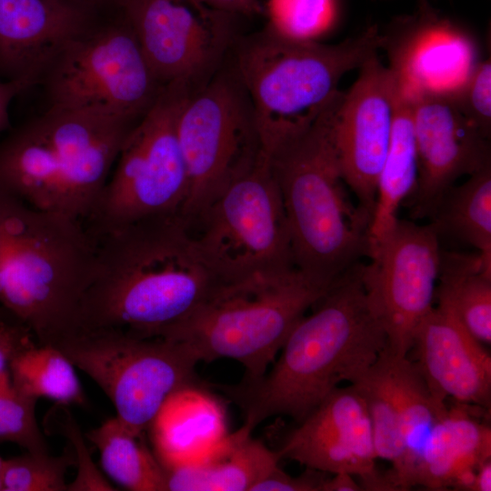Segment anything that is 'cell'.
Returning a JSON list of instances; mask_svg holds the SVG:
<instances>
[{"label":"cell","mask_w":491,"mask_h":491,"mask_svg":"<svg viewBox=\"0 0 491 491\" xmlns=\"http://www.w3.org/2000/svg\"><path fill=\"white\" fill-rule=\"evenodd\" d=\"M54 346L101 387L116 417L137 435L148 430L173 394L204 386L195 372L200 361L184 342L96 329L77 331Z\"/></svg>","instance_id":"cell-9"},{"label":"cell","mask_w":491,"mask_h":491,"mask_svg":"<svg viewBox=\"0 0 491 491\" xmlns=\"http://www.w3.org/2000/svg\"><path fill=\"white\" fill-rule=\"evenodd\" d=\"M432 217L438 235H451L491 259V165L453 185Z\"/></svg>","instance_id":"cell-28"},{"label":"cell","mask_w":491,"mask_h":491,"mask_svg":"<svg viewBox=\"0 0 491 491\" xmlns=\"http://www.w3.org/2000/svg\"><path fill=\"white\" fill-rule=\"evenodd\" d=\"M491 490V459L482 463L475 472L470 491Z\"/></svg>","instance_id":"cell-40"},{"label":"cell","mask_w":491,"mask_h":491,"mask_svg":"<svg viewBox=\"0 0 491 491\" xmlns=\"http://www.w3.org/2000/svg\"><path fill=\"white\" fill-rule=\"evenodd\" d=\"M137 435L115 416L86 433L100 453L105 472L132 491H166L163 466Z\"/></svg>","instance_id":"cell-27"},{"label":"cell","mask_w":491,"mask_h":491,"mask_svg":"<svg viewBox=\"0 0 491 491\" xmlns=\"http://www.w3.org/2000/svg\"><path fill=\"white\" fill-rule=\"evenodd\" d=\"M363 490L356 483L355 476L348 473H336L332 477H326L322 491H359Z\"/></svg>","instance_id":"cell-39"},{"label":"cell","mask_w":491,"mask_h":491,"mask_svg":"<svg viewBox=\"0 0 491 491\" xmlns=\"http://www.w3.org/2000/svg\"><path fill=\"white\" fill-rule=\"evenodd\" d=\"M435 300L483 345L491 343V259L441 251Z\"/></svg>","instance_id":"cell-26"},{"label":"cell","mask_w":491,"mask_h":491,"mask_svg":"<svg viewBox=\"0 0 491 491\" xmlns=\"http://www.w3.org/2000/svg\"><path fill=\"white\" fill-rule=\"evenodd\" d=\"M53 411L58 420V430L67 437L74 449L77 474L75 479L67 484V491H112L115 490L99 472L92 461L86 448L80 429L71 414L61 406Z\"/></svg>","instance_id":"cell-34"},{"label":"cell","mask_w":491,"mask_h":491,"mask_svg":"<svg viewBox=\"0 0 491 491\" xmlns=\"http://www.w3.org/2000/svg\"><path fill=\"white\" fill-rule=\"evenodd\" d=\"M176 129L188 176L180 215L191 226L214 197L263 154L250 99L231 65L221 66L189 95Z\"/></svg>","instance_id":"cell-11"},{"label":"cell","mask_w":491,"mask_h":491,"mask_svg":"<svg viewBox=\"0 0 491 491\" xmlns=\"http://www.w3.org/2000/svg\"><path fill=\"white\" fill-rule=\"evenodd\" d=\"M280 458L323 473H348L363 490H395L376 468L373 427L365 399L350 385L329 394L289 433Z\"/></svg>","instance_id":"cell-16"},{"label":"cell","mask_w":491,"mask_h":491,"mask_svg":"<svg viewBox=\"0 0 491 491\" xmlns=\"http://www.w3.org/2000/svg\"><path fill=\"white\" fill-rule=\"evenodd\" d=\"M74 366L55 346L35 344L14 357L8 371L15 389L28 397L83 406L86 400Z\"/></svg>","instance_id":"cell-29"},{"label":"cell","mask_w":491,"mask_h":491,"mask_svg":"<svg viewBox=\"0 0 491 491\" xmlns=\"http://www.w3.org/2000/svg\"><path fill=\"white\" fill-rule=\"evenodd\" d=\"M95 252L83 222L12 195L0 241V305L39 345L56 344L77 330Z\"/></svg>","instance_id":"cell-5"},{"label":"cell","mask_w":491,"mask_h":491,"mask_svg":"<svg viewBox=\"0 0 491 491\" xmlns=\"http://www.w3.org/2000/svg\"><path fill=\"white\" fill-rule=\"evenodd\" d=\"M95 17L66 0H0V75L37 84Z\"/></svg>","instance_id":"cell-20"},{"label":"cell","mask_w":491,"mask_h":491,"mask_svg":"<svg viewBox=\"0 0 491 491\" xmlns=\"http://www.w3.org/2000/svg\"><path fill=\"white\" fill-rule=\"evenodd\" d=\"M390 49V67L412 93L448 92L476 65L472 41L444 22H426L397 40L385 42Z\"/></svg>","instance_id":"cell-21"},{"label":"cell","mask_w":491,"mask_h":491,"mask_svg":"<svg viewBox=\"0 0 491 491\" xmlns=\"http://www.w3.org/2000/svg\"><path fill=\"white\" fill-rule=\"evenodd\" d=\"M9 198H10V194L0 189V241L3 235L5 217V213H6Z\"/></svg>","instance_id":"cell-42"},{"label":"cell","mask_w":491,"mask_h":491,"mask_svg":"<svg viewBox=\"0 0 491 491\" xmlns=\"http://www.w3.org/2000/svg\"><path fill=\"white\" fill-rule=\"evenodd\" d=\"M4 308L1 306L0 307V314L3 312Z\"/></svg>","instance_id":"cell-44"},{"label":"cell","mask_w":491,"mask_h":491,"mask_svg":"<svg viewBox=\"0 0 491 491\" xmlns=\"http://www.w3.org/2000/svg\"><path fill=\"white\" fill-rule=\"evenodd\" d=\"M253 431L243 424L201 458L164 467L166 491H253L281 459Z\"/></svg>","instance_id":"cell-23"},{"label":"cell","mask_w":491,"mask_h":491,"mask_svg":"<svg viewBox=\"0 0 491 491\" xmlns=\"http://www.w3.org/2000/svg\"><path fill=\"white\" fill-rule=\"evenodd\" d=\"M268 25L296 39L316 40L334 23L336 0H268Z\"/></svg>","instance_id":"cell-32"},{"label":"cell","mask_w":491,"mask_h":491,"mask_svg":"<svg viewBox=\"0 0 491 491\" xmlns=\"http://www.w3.org/2000/svg\"><path fill=\"white\" fill-rule=\"evenodd\" d=\"M359 70L357 79L344 93L336 141L343 178L357 205L371 219L394 123L398 78L377 55Z\"/></svg>","instance_id":"cell-17"},{"label":"cell","mask_w":491,"mask_h":491,"mask_svg":"<svg viewBox=\"0 0 491 491\" xmlns=\"http://www.w3.org/2000/svg\"><path fill=\"white\" fill-rule=\"evenodd\" d=\"M410 352L436 398L490 407V355L448 310L433 306L418 326Z\"/></svg>","instance_id":"cell-19"},{"label":"cell","mask_w":491,"mask_h":491,"mask_svg":"<svg viewBox=\"0 0 491 491\" xmlns=\"http://www.w3.org/2000/svg\"><path fill=\"white\" fill-rule=\"evenodd\" d=\"M74 465L75 457L70 450L58 456L28 452L5 459L3 491H67L65 474Z\"/></svg>","instance_id":"cell-30"},{"label":"cell","mask_w":491,"mask_h":491,"mask_svg":"<svg viewBox=\"0 0 491 491\" xmlns=\"http://www.w3.org/2000/svg\"><path fill=\"white\" fill-rule=\"evenodd\" d=\"M195 225L196 246L222 283L296 267L281 194L264 153L214 197Z\"/></svg>","instance_id":"cell-10"},{"label":"cell","mask_w":491,"mask_h":491,"mask_svg":"<svg viewBox=\"0 0 491 491\" xmlns=\"http://www.w3.org/2000/svg\"><path fill=\"white\" fill-rule=\"evenodd\" d=\"M366 401L377 458L392 465L396 490L414 486L422 447L447 408L429 389L415 362L386 346L354 383Z\"/></svg>","instance_id":"cell-15"},{"label":"cell","mask_w":491,"mask_h":491,"mask_svg":"<svg viewBox=\"0 0 491 491\" xmlns=\"http://www.w3.org/2000/svg\"><path fill=\"white\" fill-rule=\"evenodd\" d=\"M343 95L337 90L307 126L269 157L295 266L327 286L368 255L370 217L349 199L336 141Z\"/></svg>","instance_id":"cell-3"},{"label":"cell","mask_w":491,"mask_h":491,"mask_svg":"<svg viewBox=\"0 0 491 491\" xmlns=\"http://www.w3.org/2000/svg\"><path fill=\"white\" fill-rule=\"evenodd\" d=\"M120 12L163 85L182 81L199 88L235 39L237 16L195 0H124Z\"/></svg>","instance_id":"cell-14"},{"label":"cell","mask_w":491,"mask_h":491,"mask_svg":"<svg viewBox=\"0 0 491 491\" xmlns=\"http://www.w3.org/2000/svg\"><path fill=\"white\" fill-rule=\"evenodd\" d=\"M35 84L36 83L28 79L0 80V133L9 126L8 107L10 102Z\"/></svg>","instance_id":"cell-37"},{"label":"cell","mask_w":491,"mask_h":491,"mask_svg":"<svg viewBox=\"0 0 491 491\" xmlns=\"http://www.w3.org/2000/svg\"><path fill=\"white\" fill-rule=\"evenodd\" d=\"M4 462H5V459H3L1 456H0V490H3V482H2V469H3V466H4Z\"/></svg>","instance_id":"cell-43"},{"label":"cell","mask_w":491,"mask_h":491,"mask_svg":"<svg viewBox=\"0 0 491 491\" xmlns=\"http://www.w3.org/2000/svg\"><path fill=\"white\" fill-rule=\"evenodd\" d=\"M137 121L49 106L0 143V189L84 223Z\"/></svg>","instance_id":"cell-4"},{"label":"cell","mask_w":491,"mask_h":491,"mask_svg":"<svg viewBox=\"0 0 491 491\" xmlns=\"http://www.w3.org/2000/svg\"><path fill=\"white\" fill-rule=\"evenodd\" d=\"M36 401L15 389L8 370L0 373V442L15 443L31 453H48L35 418Z\"/></svg>","instance_id":"cell-31"},{"label":"cell","mask_w":491,"mask_h":491,"mask_svg":"<svg viewBox=\"0 0 491 491\" xmlns=\"http://www.w3.org/2000/svg\"><path fill=\"white\" fill-rule=\"evenodd\" d=\"M456 106L486 138L491 134V63L476 62L464 81L447 92Z\"/></svg>","instance_id":"cell-33"},{"label":"cell","mask_w":491,"mask_h":491,"mask_svg":"<svg viewBox=\"0 0 491 491\" xmlns=\"http://www.w3.org/2000/svg\"><path fill=\"white\" fill-rule=\"evenodd\" d=\"M46 76L50 106L113 114L139 120L163 85L119 10L93 25L54 60Z\"/></svg>","instance_id":"cell-12"},{"label":"cell","mask_w":491,"mask_h":491,"mask_svg":"<svg viewBox=\"0 0 491 491\" xmlns=\"http://www.w3.org/2000/svg\"><path fill=\"white\" fill-rule=\"evenodd\" d=\"M34 337L25 324L4 308L0 314V373L8 370L16 355L35 344Z\"/></svg>","instance_id":"cell-35"},{"label":"cell","mask_w":491,"mask_h":491,"mask_svg":"<svg viewBox=\"0 0 491 491\" xmlns=\"http://www.w3.org/2000/svg\"><path fill=\"white\" fill-rule=\"evenodd\" d=\"M458 404L433 426L419 455L414 486L470 491L477 467L491 457V430Z\"/></svg>","instance_id":"cell-22"},{"label":"cell","mask_w":491,"mask_h":491,"mask_svg":"<svg viewBox=\"0 0 491 491\" xmlns=\"http://www.w3.org/2000/svg\"><path fill=\"white\" fill-rule=\"evenodd\" d=\"M383 45L376 26L333 45L292 38L268 25L236 40L231 66L250 99L263 153L269 158L307 126L341 78Z\"/></svg>","instance_id":"cell-6"},{"label":"cell","mask_w":491,"mask_h":491,"mask_svg":"<svg viewBox=\"0 0 491 491\" xmlns=\"http://www.w3.org/2000/svg\"><path fill=\"white\" fill-rule=\"evenodd\" d=\"M326 473L306 468V472L292 476L278 466L253 491H322Z\"/></svg>","instance_id":"cell-36"},{"label":"cell","mask_w":491,"mask_h":491,"mask_svg":"<svg viewBox=\"0 0 491 491\" xmlns=\"http://www.w3.org/2000/svg\"><path fill=\"white\" fill-rule=\"evenodd\" d=\"M332 286L297 268L221 283L211 297L163 338L184 342L199 361L240 363L244 378L262 376L288 335Z\"/></svg>","instance_id":"cell-7"},{"label":"cell","mask_w":491,"mask_h":491,"mask_svg":"<svg viewBox=\"0 0 491 491\" xmlns=\"http://www.w3.org/2000/svg\"><path fill=\"white\" fill-rule=\"evenodd\" d=\"M147 431L163 467L201 458L228 433L225 407L205 386L173 394Z\"/></svg>","instance_id":"cell-24"},{"label":"cell","mask_w":491,"mask_h":491,"mask_svg":"<svg viewBox=\"0 0 491 491\" xmlns=\"http://www.w3.org/2000/svg\"><path fill=\"white\" fill-rule=\"evenodd\" d=\"M441 251L431 223L398 218L369 263L361 264L368 301L396 356H408L418 326L434 306Z\"/></svg>","instance_id":"cell-13"},{"label":"cell","mask_w":491,"mask_h":491,"mask_svg":"<svg viewBox=\"0 0 491 491\" xmlns=\"http://www.w3.org/2000/svg\"><path fill=\"white\" fill-rule=\"evenodd\" d=\"M92 235L95 260L77 331L115 329L162 338L222 283L180 214L145 217Z\"/></svg>","instance_id":"cell-1"},{"label":"cell","mask_w":491,"mask_h":491,"mask_svg":"<svg viewBox=\"0 0 491 491\" xmlns=\"http://www.w3.org/2000/svg\"><path fill=\"white\" fill-rule=\"evenodd\" d=\"M413 95L418 178L410 199L415 216H432L458 178L491 165L490 144L447 92Z\"/></svg>","instance_id":"cell-18"},{"label":"cell","mask_w":491,"mask_h":491,"mask_svg":"<svg viewBox=\"0 0 491 491\" xmlns=\"http://www.w3.org/2000/svg\"><path fill=\"white\" fill-rule=\"evenodd\" d=\"M195 87L177 81L163 88L127 135L90 216L92 235L145 217L180 214L188 176L177 136V119Z\"/></svg>","instance_id":"cell-8"},{"label":"cell","mask_w":491,"mask_h":491,"mask_svg":"<svg viewBox=\"0 0 491 491\" xmlns=\"http://www.w3.org/2000/svg\"><path fill=\"white\" fill-rule=\"evenodd\" d=\"M312 308L292 329L269 371L220 386L253 430L274 416L301 422L341 383L356 381L387 346L366 293L360 263Z\"/></svg>","instance_id":"cell-2"},{"label":"cell","mask_w":491,"mask_h":491,"mask_svg":"<svg viewBox=\"0 0 491 491\" xmlns=\"http://www.w3.org/2000/svg\"><path fill=\"white\" fill-rule=\"evenodd\" d=\"M83 9H85L94 14H97L100 10L115 9L120 10L124 0H66Z\"/></svg>","instance_id":"cell-41"},{"label":"cell","mask_w":491,"mask_h":491,"mask_svg":"<svg viewBox=\"0 0 491 491\" xmlns=\"http://www.w3.org/2000/svg\"><path fill=\"white\" fill-rule=\"evenodd\" d=\"M417 178L414 95L398 79L390 141L377 179L376 203L369 223L367 256L396 225L398 209L414 194Z\"/></svg>","instance_id":"cell-25"},{"label":"cell","mask_w":491,"mask_h":491,"mask_svg":"<svg viewBox=\"0 0 491 491\" xmlns=\"http://www.w3.org/2000/svg\"><path fill=\"white\" fill-rule=\"evenodd\" d=\"M214 10L235 16H250L261 10L259 0H195Z\"/></svg>","instance_id":"cell-38"}]
</instances>
